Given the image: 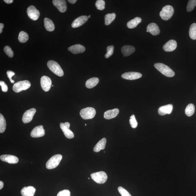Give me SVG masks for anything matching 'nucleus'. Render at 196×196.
Instances as JSON below:
<instances>
[{"label": "nucleus", "instance_id": "4be33fe9", "mask_svg": "<svg viewBox=\"0 0 196 196\" xmlns=\"http://www.w3.org/2000/svg\"><path fill=\"white\" fill-rule=\"evenodd\" d=\"M119 110L117 108L107 110L104 113V117L106 119L109 120L115 118L118 115Z\"/></svg>", "mask_w": 196, "mask_h": 196}, {"label": "nucleus", "instance_id": "cd10ccee", "mask_svg": "<svg viewBox=\"0 0 196 196\" xmlns=\"http://www.w3.org/2000/svg\"><path fill=\"white\" fill-rule=\"evenodd\" d=\"M116 15L115 13H108L105 16V24L106 26L109 25L115 19Z\"/></svg>", "mask_w": 196, "mask_h": 196}, {"label": "nucleus", "instance_id": "f03ea898", "mask_svg": "<svg viewBox=\"0 0 196 196\" xmlns=\"http://www.w3.org/2000/svg\"><path fill=\"white\" fill-rule=\"evenodd\" d=\"M47 66L52 72L60 77L63 76L64 73L63 69L56 61H50L48 62Z\"/></svg>", "mask_w": 196, "mask_h": 196}, {"label": "nucleus", "instance_id": "e433bc0d", "mask_svg": "<svg viewBox=\"0 0 196 196\" xmlns=\"http://www.w3.org/2000/svg\"><path fill=\"white\" fill-rule=\"evenodd\" d=\"M129 123L131 127L133 128H135L137 127L138 123L134 115H132L130 117Z\"/></svg>", "mask_w": 196, "mask_h": 196}, {"label": "nucleus", "instance_id": "72a5a7b5", "mask_svg": "<svg viewBox=\"0 0 196 196\" xmlns=\"http://www.w3.org/2000/svg\"><path fill=\"white\" fill-rule=\"evenodd\" d=\"M105 2L103 0H98L95 4L96 8L100 10H102L105 9Z\"/></svg>", "mask_w": 196, "mask_h": 196}, {"label": "nucleus", "instance_id": "7ed1b4c3", "mask_svg": "<svg viewBox=\"0 0 196 196\" xmlns=\"http://www.w3.org/2000/svg\"><path fill=\"white\" fill-rule=\"evenodd\" d=\"M174 13V9L173 7L170 5H166L163 7L160 15L163 20H168L171 18Z\"/></svg>", "mask_w": 196, "mask_h": 196}, {"label": "nucleus", "instance_id": "2eb2a0df", "mask_svg": "<svg viewBox=\"0 0 196 196\" xmlns=\"http://www.w3.org/2000/svg\"><path fill=\"white\" fill-rule=\"evenodd\" d=\"M88 19V17L87 16H81L77 17L73 21L72 24V27L73 28H79L85 24Z\"/></svg>", "mask_w": 196, "mask_h": 196}, {"label": "nucleus", "instance_id": "4468645a", "mask_svg": "<svg viewBox=\"0 0 196 196\" xmlns=\"http://www.w3.org/2000/svg\"><path fill=\"white\" fill-rule=\"evenodd\" d=\"M142 76V75L140 73L130 72L124 73L122 75V78L129 80H134L140 78Z\"/></svg>", "mask_w": 196, "mask_h": 196}, {"label": "nucleus", "instance_id": "c756f323", "mask_svg": "<svg viewBox=\"0 0 196 196\" xmlns=\"http://www.w3.org/2000/svg\"><path fill=\"white\" fill-rule=\"evenodd\" d=\"M189 36L192 39H196V23H193L190 27L189 29Z\"/></svg>", "mask_w": 196, "mask_h": 196}, {"label": "nucleus", "instance_id": "37998d69", "mask_svg": "<svg viewBox=\"0 0 196 196\" xmlns=\"http://www.w3.org/2000/svg\"><path fill=\"white\" fill-rule=\"evenodd\" d=\"M4 1L5 3L9 4L12 3L13 2V0H4Z\"/></svg>", "mask_w": 196, "mask_h": 196}, {"label": "nucleus", "instance_id": "f8f14e48", "mask_svg": "<svg viewBox=\"0 0 196 196\" xmlns=\"http://www.w3.org/2000/svg\"><path fill=\"white\" fill-rule=\"evenodd\" d=\"M45 134V130L42 125H39L35 127L31 133V136L33 138L40 137Z\"/></svg>", "mask_w": 196, "mask_h": 196}, {"label": "nucleus", "instance_id": "20e7f679", "mask_svg": "<svg viewBox=\"0 0 196 196\" xmlns=\"http://www.w3.org/2000/svg\"><path fill=\"white\" fill-rule=\"evenodd\" d=\"M62 159L61 154L54 155L50 158L46 164V168L48 169L55 168L59 165Z\"/></svg>", "mask_w": 196, "mask_h": 196}, {"label": "nucleus", "instance_id": "1a4fd4ad", "mask_svg": "<svg viewBox=\"0 0 196 196\" xmlns=\"http://www.w3.org/2000/svg\"><path fill=\"white\" fill-rule=\"evenodd\" d=\"M27 13L31 19L36 20L39 18L40 15L39 11L34 6H31L27 9Z\"/></svg>", "mask_w": 196, "mask_h": 196}, {"label": "nucleus", "instance_id": "a878e982", "mask_svg": "<svg viewBox=\"0 0 196 196\" xmlns=\"http://www.w3.org/2000/svg\"><path fill=\"white\" fill-rule=\"evenodd\" d=\"M142 21L140 17H137L128 22L127 24L128 28L130 29L135 28L137 25L140 23Z\"/></svg>", "mask_w": 196, "mask_h": 196}, {"label": "nucleus", "instance_id": "bb28decb", "mask_svg": "<svg viewBox=\"0 0 196 196\" xmlns=\"http://www.w3.org/2000/svg\"><path fill=\"white\" fill-rule=\"evenodd\" d=\"M99 81V80L97 77H92L87 80L85 83V85L87 88H92L98 84Z\"/></svg>", "mask_w": 196, "mask_h": 196}, {"label": "nucleus", "instance_id": "f3484780", "mask_svg": "<svg viewBox=\"0 0 196 196\" xmlns=\"http://www.w3.org/2000/svg\"><path fill=\"white\" fill-rule=\"evenodd\" d=\"M177 43L176 40H170L163 46V49L166 52L174 51L177 47Z\"/></svg>", "mask_w": 196, "mask_h": 196}, {"label": "nucleus", "instance_id": "f257e3e1", "mask_svg": "<svg viewBox=\"0 0 196 196\" xmlns=\"http://www.w3.org/2000/svg\"><path fill=\"white\" fill-rule=\"evenodd\" d=\"M154 66L157 70L167 77H172L175 75L173 71L168 66L164 64L157 63L155 64Z\"/></svg>", "mask_w": 196, "mask_h": 196}, {"label": "nucleus", "instance_id": "4c0bfd02", "mask_svg": "<svg viewBox=\"0 0 196 196\" xmlns=\"http://www.w3.org/2000/svg\"><path fill=\"white\" fill-rule=\"evenodd\" d=\"M118 190L120 194L122 196H131V194L127 190L124 189V188L121 187V186H120V187H118Z\"/></svg>", "mask_w": 196, "mask_h": 196}, {"label": "nucleus", "instance_id": "423d86ee", "mask_svg": "<svg viewBox=\"0 0 196 196\" xmlns=\"http://www.w3.org/2000/svg\"><path fill=\"white\" fill-rule=\"evenodd\" d=\"M91 178L97 183L103 184L105 183L108 179V176L105 172H94L91 175Z\"/></svg>", "mask_w": 196, "mask_h": 196}, {"label": "nucleus", "instance_id": "c85d7f7f", "mask_svg": "<svg viewBox=\"0 0 196 196\" xmlns=\"http://www.w3.org/2000/svg\"><path fill=\"white\" fill-rule=\"evenodd\" d=\"M195 107L193 104H190L186 107L185 110V113L186 115L189 117H190L194 113Z\"/></svg>", "mask_w": 196, "mask_h": 196}, {"label": "nucleus", "instance_id": "2f4dec72", "mask_svg": "<svg viewBox=\"0 0 196 196\" xmlns=\"http://www.w3.org/2000/svg\"><path fill=\"white\" fill-rule=\"evenodd\" d=\"M6 127V123L4 117L2 114H0V133L5 132Z\"/></svg>", "mask_w": 196, "mask_h": 196}, {"label": "nucleus", "instance_id": "39448f33", "mask_svg": "<svg viewBox=\"0 0 196 196\" xmlns=\"http://www.w3.org/2000/svg\"><path fill=\"white\" fill-rule=\"evenodd\" d=\"M31 86L30 81L28 80L21 81L13 85V90L15 92L19 93L22 91L28 90L30 88Z\"/></svg>", "mask_w": 196, "mask_h": 196}, {"label": "nucleus", "instance_id": "393cba45", "mask_svg": "<svg viewBox=\"0 0 196 196\" xmlns=\"http://www.w3.org/2000/svg\"><path fill=\"white\" fill-rule=\"evenodd\" d=\"M44 25L46 30L48 31L52 32L55 30V25L52 20L49 18H44Z\"/></svg>", "mask_w": 196, "mask_h": 196}, {"label": "nucleus", "instance_id": "aec40b11", "mask_svg": "<svg viewBox=\"0 0 196 196\" xmlns=\"http://www.w3.org/2000/svg\"><path fill=\"white\" fill-rule=\"evenodd\" d=\"M173 109V106L172 104H168L167 105L160 107L159 108L158 113L161 116L166 115V114L171 113Z\"/></svg>", "mask_w": 196, "mask_h": 196}, {"label": "nucleus", "instance_id": "c9c22d12", "mask_svg": "<svg viewBox=\"0 0 196 196\" xmlns=\"http://www.w3.org/2000/svg\"><path fill=\"white\" fill-rule=\"evenodd\" d=\"M114 46H108L106 48L107 53L105 54V57L106 58H109L113 54Z\"/></svg>", "mask_w": 196, "mask_h": 196}, {"label": "nucleus", "instance_id": "de8ad7c7", "mask_svg": "<svg viewBox=\"0 0 196 196\" xmlns=\"http://www.w3.org/2000/svg\"><path fill=\"white\" fill-rule=\"evenodd\" d=\"M87 124H85V126H87Z\"/></svg>", "mask_w": 196, "mask_h": 196}, {"label": "nucleus", "instance_id": "9d476101", "mask_svg": "<svg viewBox=\"0 0 196 196\" xmlns=\"http://www.w3.org/2000/svg\"><path fill=\"white\" fill-rule=\"evenodd\" d=\"M36 112V109L34 108L30 109L25 112L22 117L23 123H28L31 121Z\"/></svg>", "mask_w": 196, "mask_h": 196}, {"label": "nucleus", "instance_id": "f704fd0d", "mask_svg": "<svg viewBox=\"0 0 196 196\" xmlns=\"http://www.w3.org/2000/svg\"><path fill=\"white\" fill-rule=\"evenodd\" d=\"M4 51L9 57L12 58L13 56V52L10 46H6L4 48Z\"/></svg>", "mask_w": 196, "mask_h": 196}, {"label": "nucleus", "instance_id": "6ab92c4d", "mask_svg": "<svg viewBox=\"0 0 196 196\" xmlns=\"http://www.w3.org/2000/svg\"><path fill=\"white\" fill-rule=\"evenodd\" d=\"M68 50L74 54H77L83 53L85 50L84 46L77 44L73 45L68 48Z\"/></svg>", "mask_w": 196, "mask_h": 196}, {"label": "nucleus", "instance_id": "ea45409f", "mask_svg": "<svg viewBox=\"0 0 196 196\" xmlns=\"http://www.w3.org/2000/svg\"><path fill=\"white\" fill-rule=\"evenodd\" d=\"M0 85L2 87V90L3 92H6L8 90L7 85L6 84L4 81H0Z\"/></svg>", "mask_w": 196, "mask_h": 196}, {"label": "nucleus", "instance_id": "b1692460", "mask_svg": "<svg viewBox=\"0 0 196 196\" xmlns=\"http://www.w3.org/2000/svg\"><path fill=\"white\" fill-rule=\"evenodd\" d=\"M106 143V139L105 138L101 139L94 147V152H98L101 150H104L105 148Z\"/></svg>", "mask_w": 196, "mask_h": 196}, {"label": "nucleus", "instance_id": "dca6fc26", "mask_svg": "<svg viewBox=\"0 0 196 196\" xmlns=\"http://www.w3.org/2000/svg\"><path fill=\"white\" fill-rule=\"evenodd\" d=\"M0 159L3 161L9 164H15L19 162V159L16 156L11 155H3L0 157Z\"/></svg>", "mask_w": 196, "mask_h": 196}, {"label": "nucleus", "instance_id": "5701e85b", "mask_svg": "<svg viewBox=\"0 0 196 196\" xmlns=\"http://www.w3.org/2000/svg\"><path fill=\"white\" fill-rule=\"evenodd\" d=\"M135 50V47L131 46L125 45L121 48V52L124 56H128L131 55Z\"/></svg>", "mask_w": 196, "mask_h": 196}, {"label": "nucleus", "instance_id": "473e14b6", "mask_svg": "<svg viewBox=\"0 0 196 196\" xmlns=\"http://www.w3.org/2000/svg\"><path fill=\"white\" fill-rule=\"evenodd\" d=\"M196 6V0H190L187 6V10L189 12L193 11Z\"/></svg>", "mask_w": 196, "mask_h": 196}, {"label": "nucleus", "instance_id": "ddd939ff", "mask_svg": "<svg viewBox=\"0 0 196 196\" xmlns=\"http://www.w3.org/2000/svg\"><path fill=\"white\" fill-rule=\"evenodd\" d=\"M52 2L60 12L63 13L66 11L67 5L66 2L65 0H53Z\"/></svg>", "mask_w": 196, "mask_h": 196}, {"label": "nucleus", "instance_id": "412c9836", "mask_svg": "<svg viewBox=\"0 0 196 196\" xmlns=\"http://www.w3.org/2000/svg\"><path fill=\"white\" fill-rule=\"evenodd\" d=\"M36 189L32 186L23 187L21 190V194L22 196H34Z\"/></svg>", "mask_w": 196, "mask_h": 196}, {"label": "nucleus", "instance_id": "6e6552de", "mask_svg": "<svg viewBox=\"0 0 196 196\" xmlns=\"http://www.w3.org/2000/svg\"><path fill=\"white\" fill-rule=\"evenodd\" d=\"M70 124L68 122L65 123H61L60 124V127L63 131L65 136L68 139H72L74 137V135L73 132L69 129Z\"/></svg>", "mask_w": 196, "mask_h": 196}, {"label": "nucleus", "instance_id": "0eeeda50", "mask_svg": "<svg viewBox=\"0 0 196 196\" xmlns=\"http://www.w3.org/2000/svg\"><path fill=\"white\" fill-rule=\"evenodd\" d=\"M81 117L85 120L92 119L96 115V111L94 108L87 107L81 109L80 112Z\"/></svg>", "mask_w": 196, "mask_h": 196}, {"label": "nucleus", "instance_id": "58836bf2", "mask_svg": "<svg viewBox=\"0 0 196 196\" xmlns=\"http://www.w3.org/2000/svg\"><path fill=\"white\" fill-rule=\"evenodd\" d=\"M57 196H71L70 191L68 190H64L59 192Z\"/></svg>", "mask_w": 196, "mask_h": 196}, {"label": "nucleus", "instance_id": "a19ab883", "mask_svg": "<svg viewBox=\"0 0 196 196\" xmlns=\"http://www.w3.org/2000/svg\"><path fill=\"white\" fill-rule=\"evenodd\" d=\"M7 74L8 77H9V80L12 83H13L15 81L12 79V77L15 75V73L11 71H8L7 72Z\"/></svg>", "mask_w": 196, "mask_h": 196}, {"label": "nucleus", "instance_id": "c03bdc74", "mask_svg": "<svg viewBox=\"0 0 196 196\" xmlns=\"http://www.w3.org/2000/svg\"><path fill=\"white\" fill-rule=\"evenodd\" d=\"M77 1V0H68V1L69 2L72 4H75Z\"/></svg>", "mask_w": 196, "mask_h": 196}, {"label": "nucleus", "instance_id": "a18cd8bd", "mask_svg": "<svg viewBox=\"0 0 196 196\" xmlns=\"http://www.w3.org/2000/svg\"><path fill=\"white\" fill-rule=\"evenodd\" d=\"M4 186V183L2 181H0V189L1 190L2 189Z\"/></svg>", "mask_w": 196, "mask_h": 196}, {"label": "nucleus", "instance_id": "a211bd4d", "mask_svg": "<svg viewBox=\"0 0 196 196\" xmlns=\"http://www.w3.org/2000/svg\"><path fill=\"white\" fill-rule=\"evenodd\" d=\"M146 32H150L153 35L156 36L160 34V31L158 25L156 23H152L147 26Z\"/></svg>", "mask_w": 196, "mask_h": 196}, {"label": "nucleus", "instance_id": "79ce46f5", "mask_svg": "<svg viewBox=\"0 0 196 196\" xmlns=\"http://www.w3.org/2000/svg\"><path fill=\"white\" fill-rule=\"evenodd\" d=\"M4 27V25L3 23H0V34H1L2 32Z\"/></svg>", "mask_w": 196, "mask_h": 196}, {"label": "nucleus", "instance_id": "7c9ffc66", "mask_svg": "<svg viewBox=\"0 0 196 196\" xmlns=\"http://www.w3.org/2000/svg\"><path fill=\"white\" fill-rule=\"evenodd\" d=\"M29 39L28 35L26 32L22 31L19 33L18 40L21 43H25Z\"/></svg>", "mask_w": 196, "mask_h": 196}, {"label": "nucleus", "instance_id": "49530a36", "mask_svg": "<svg viewBox=\"0 0 196 196\" xmlns=\"http://www.w3.org/2000/svg\"><path fill=\"white\" fill-rule=\"evenodd\" d=\"M91 17V15H89V16L88 17V18H90Z\"/></svg>", "mask_w": 196, "mask_h": 196}, {"label": "nucleus", "instance_id": "9b49d317", "mask_svg": "<svg viewBox=\"0 0 196 196\" xmlns=\"http://www.w3.org/2000/svg\"><path fill=\"white\" fill-rule=\"evenodd\" d=\"M40 84L42 88L45 92L50 90L52 85V81L50 77L44 76L40 79Z\"/></svg>", "mask_w": 196, "mask_h": 196}]
</instances>
